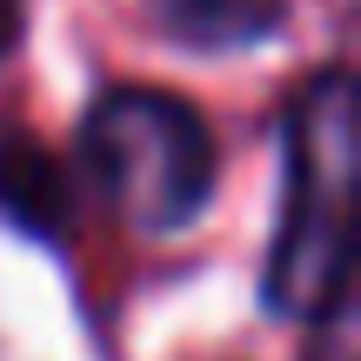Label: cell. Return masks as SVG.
<instances>
[{
	"mask_svg": "<svg viewBox=\"0 0 361 361\" xmlns=\"http://www.w3.org/2000/svg\"><path fill=\"white\" fill-rule=\"evenodd\" d=\"M281 228L268 247V308L288 322H335L348 308V201H355V74L301 80L281 128Z\"/></svg>",
	"mask_w": 361,
	"mask_h": 361,
	"instance_id": "cell-1",
	"label": "cell"
},
{
	"mask_svg": "<svg viewBox=\"0 0 361 361\" xmlns=\"http://www.w3.org/2000/svg\"><path fill=\"white\" fill-rule=\"evenodd\" d=\"M74 168L121 221H134L147 234H174L188 221H201V207L214 201L221 154L207 121L180 94L107 87L80 121Z\"/></svg>",
	"mask_w": 361,
	"mask_h": 361,
	"instance_id": "cell-2",
	"label": "cell"
},
{
	"mask_svg": "<svg viewBox=\"0 0 361 361\" xmlns=\"http://www.w3.org/2000/svg\"><path fill=\"white\" fill-rule=\"evenodd\" d=\"M147 7H154V20L174 40L207 47V54L255 47V40H268L288 20V0H147Z\"/></svg>",
	"mask_w": 361,
	"mask_h": 361,
	"instance_id": "cell-3",
	"label": "cell"
},
{
	"mask_svg": "<svg viewBox=\"0 0 361 361\" xmlns=\"http://www.w3.org/2000/svg\"><path fill=\"white\" fill-rule=\"evenodd\" d=\"M0 207L13 221H27V228H40V234H61L67 207H74L67 168L47 147L20 141V134H0Z\"/></svg>",
	"mask_w": 361,
	"mask_h": 361,
	"instance_id": "cell-4",
	"label": "cell"
},
{
	"mask_svg": "<svg viewBox=\"0 0 361 361\" xmlns=\"http://www.w3.org/2000/svg\"><path fill=\"white\" fill-rule=\"evenodd\" d=\"M20 27H27V0H0V61L20 47Z\"/></svg>",
	"mask_w": 361,
	"mask_h": 361,
	"instance_id": "cell-5",
	"label": "cell"
}]
</instances>
